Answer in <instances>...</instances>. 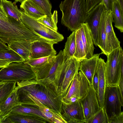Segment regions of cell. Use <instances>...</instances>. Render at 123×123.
<instances>
[{
  "label": "cell",
  "instance_id": "cell-48",
  "mask_svg": "<svg viewBox=\"0 0 123 123\" xmlns=\"http://www.w3.org/2000/svg\"></svg>",
  "mask_w": 123,
  "mask_h": 123
},
{
  "label": "cell",
  "instance_id": "cell-38",
  "mask_svg": "<svg viewBox=\"0 0 123 123\" xmlns=\"http://www.w3.org/2000/svg\"><path fill=\"white\" fill-rule=\"evenodd\" d=\"M119 92L121 96V99L122 101H123V78H120V81L117 85Z\"/></svg>",
  "mask_w": 123,
  "mask_h": 123
},
{
  "label": "cell",
  "instance_id": "cell-27",
  "mask_svg": "<svg viewBox=\"0 0 123 123\" xmlns=\"http://www.w3.org/2000/svg\"><path fill=\"white\" fill-rule=\"evenodd\" d=\"M75 31L76 50L74 57L80 62L86 59V54L80 29L78 28Z\"/></svg>",
  "mask_w": 123,
  "mask_h": 123
},
{
  "label": "cell",
  "instance_id": "cell-47",
  "mask_svg": "<svg viewBox=\"0 0 123 123\" xmlns=\"http://www.w3.org/2000/svg\"><path fill=\"white\" fill-rule=\"evenodd\" d=\"M4 82V81H0V84L2 83L3 82Z\"/></svg>",
  "mask_w": 123,
  "mask_h": 123
},
{
  "label": "cell",
  "instance_id": "cell-20",
  "mask_svg": "<svg viewBox=\"0 0 123 123\" xmlns=\"http://www.w3.org/2000/svg\"><path fill=\"white\" fill-rule=\"evenodd\" d=\"M20 8L29 16L37 20L46 16L41 7L32 0H24L21 2Z\"/></svg>",
  "mask_w": 123,
  "mask_h": 123
},
{
  "label": "cell",
  "instance_id": "cell-22",
  "mask_svg": "<svg viewBox=\"0 0 123 123\" xmlns=\"http://www.w3.org/2000/svg\"><path fill=\"white\" fill-rule=\"evenodd\" d=\"M112 13L114 18L115 26L123 32V10L121 8L117 1L115 2L113 5Z\"/></svg>",
  "mask_w": 123,
  "mask_h": 123
},
{
  "label": "cell",
  "instance_id": "cell-33",
  "mask_svg": "<svg viewBox=\"0 0 123 123\" xmlns=\"http://www.w3.org/2000/svg\"><path fill=\"white\" fill-rule=\"evenodd\" d=\"M39 6L44 12L46 16H50L52 15V6L49 0H32Z\"/></svg>",
  "mask_w": 123,
  "mask_h": 123
},
{
  "label": "cell",
  "instance_id": "cell-7",
  "mask_svg": "<svg viewBox=\"0 0 123 123\" xmlns=\"http://www.w3.org/2000/svg\"><path fill=\"white\" fill-rule=\"evenodd\" d=\"M89 86L85 76L79 71L75 76L66 95L63 97L62 102L69 104L80 101L86 94Z\"/></svg>",
  "mask_w": 123,
  "mask_h": 123
},
{
  "label": "cell",
  "instance_id": "cell-23",
  "mask_svg": "<svg viewBox=\"0 0 123 123\" xmlns=\"http://www.w3.org/2000/svg\"><path fill=\"white\" fill-rule=\"evenodd\" d=\"M11 111L17 113H30L35 114L46 120L48 123H51L49 120L43 115L39 109L30 105L19 104L13 107Z\"/></svg>",
  "mask_w": 123,
  "mask_h": 123
},
{
  "label": "cell",
  "instance_id": "cell-39",
  "mask_svg": "<svg viewBox=\"0 0 123 123\" xmlns=\"http://www.w3.org/2000/svg\"><path fill=\"white\" fill-rule=\"evenodd\" d=\"M92 86L97 94L98 88V80L96 73L93 79Z\"/></svg>",
  "mask_w": 123,
  "mask_h": 123
},
{
  "label": "cell",
  "instance_id": "cell-13",
  "mask_svg": "<svg viewBox=\"0 0 123 123\" xmlns=\"http://www.w3.org/2000/svg\"><path fill=\"white\" fill-rule=\"evenodd\" d=\"M113 22L114 20L112 11H106L105 26L106 35V56L113 50L120 46V42L116 37L113 30L112 25Z\"/></svg>",
  "mask_w": 123,
  "mask_h": 123
},
{
  "label": "cell",
  "instance_id": "cell-4",
  "mask_svg": "<svg viewBox=\"0 0 123 123\" xmlns=\"http://www.w3.org/2000/svg\"><path fill=\"white\" fill-rule=\"evenodd\" d=\"M65 60L63 51L61 50L48 62L39 68L33 69L36 75L35 79L36 80H49L54 83L59 87Z\"/></svg>",
  "mask_w": 123,
  "mask_h": 123
},
{
  "label": "cell",
  "instance_id": "cell-11",
  "mask_svg": "<svg viewBox=\"0 0 123 123\" xmlns=\"http://www.w3.org/2000/svg\"><path fill=\"white\" fill-rule=\"evenodd\" d=\"M61 115L67 123H85L80 101L69 104L62 102Z\"/></svg>",
  "mask_w": 123,
  "mask_h": 123
},
{
  "label": "cell",
  "instance_id": "cell-34",
  "mask_svg": "<svg viewBox=\"0 0 123 123\" xmlns=\"http://www.w3.org/2000/svg\"><path fill=\"white\" fill-rule=\"evenodd\" d=\"M102 1V0H85L86 12L87 14L96 6Z\"/></svg>",
  "mask_w": 123,
  "mask_h": 123
},
{
  "label": "cell",
  "instance_id": "cell-2",
  "mask_svg": "<svg viewBox=\"0 0 123 123\" xmlns=\"http://www.w3.org/2000/svg\"><path fill=\"white\" fill-rule=\"evenodd\" d=\"M59 7L62 14L61 23L70 31H75L85 23L87 15L85 0H64Z\"/></svg>",
  "mask_w": 123,
  "mask_h": 123
},
{
  "label": "cell",
  "instance_id": "cell-42",
  "mask_svg": "<svg viewBox=\"0 0 123 123\" xmlns=\"http://www.w3.org/2000/svg\"><path fill=\"white\" fill-rule=\"evenodd\" d=\"M117 1L119 3L121 8L123 10V0H117Z\"/></svg>",
  "mask_w": 123,
  "mask_h": 123
},
{
  "label": "cell",
  "instance_id": "cell-5",
  "mask_svg": "<svg viewBox=\"0 0 123 123\" xmlns=\"http://www.w3.org/2000/svg\"><path fill=\"white\" fill-rule=\"evenodd\" d=\"M105 73L107 85H118L123 78V51L122 47L113 50L107 56Z\"/></svg>",
  "mask_w": 123,
  "mask_h": 123
},
{
  "label": "cell",
  "instance_id": "cell-30",
  "mask_svg": "<svg viewBox=\"0 0 123 123\" xmlns=\"http://www.w3.org/2000/svg\"><path fill=\"white\" fill-rule=\"evenodd\" d=\"M0 59L8 60L11 63L20 62L24 61L19 55L10 49L0 50Z\"/></svg>",
  "mask_w": 123,
  "mask_h": 123
},
{
  "label": "cell",
  "instance_id": "cell-19",
  "mask_svg": "<svg viewBox=\"0 0 123 123\" xmlns=\"http://www.w3.org/2000/svg\"><path fill=\"white\" fill-rule=\"evenodd\" d=\"M32 41L27 40L14 41L8 44V46L10 49L19 55L25 61L31 58V46Z\"/></svg>",
  "mask_w": 123,
  "mask_h": 123
},
{
  "label": "cell",
  "instance_id": "cell-43",
  "mask_svg": "<svg viewBox=\"0 0 123 123\" xmlns=\"http://www.w3.org/2000/svg\"><path fill=\"white\" fill-rule=\"evenodd\" d=\"M14 1L12 3L16 5V3L18 2H21L24 0H14Z\"/></svg>",
  "mask_w": 123,
  "mask_h": 123
},
{
  "label": "cell",
  "instance_id": "cell-18",
  "mask_svg": "<svg viewBox=\"0 0 123 123\" xmlns=\"http://www.w3.org/2000/svg\"><path fill=\"white\" fill-rule=\"evenodd\" d=\"M79 28L85 52L86 58L89 59L93 56L94 49L91 32L85 23L82 24Z\"/></svg>",
  "mask_w": 123,
  "mask_h": 123
},
{
  "label": "cell",
  "instance_id": "cell-29",
  "mask_svg": "<svg viewBox=\"0 0 123 123\" xmlns=\"http://www.w3.org/2000/svg\"><path fill=\"white\" fill-rule=\"evenodd\" d=\"M37 20L48 27L57 31V12L56 10L54 11L51 16L46 15L39 19Z\"/></svg>",
  "mask_w": 123,
  "mask_h": 123
},
{
  "label": "cell",
  "instance_id": "cell-6",
  "mask_svg": "<svg viewBox=\"0 0 123 123\" xmlns=\"http://www.w3.org/2000/svg\"><path fill=\"white\" fill-rule=\"evenodd\" d=\"M21 20L27 28L46 41L53 44L57 43L64 39L61 34L46 26L37 20L27 15L22 11Z\"/></svg>",
  "mask_w": 123,
  "mask_h": 123
},
{
  "label": "cell",
  "instance_id": "cell-21",
  "mask_svg": "<svg viewBox=\"0 0 123 123\" xmlns=\"http://www.w3.org/2000/svg\"><path fill=\"white\" fill-rule=\"evenodd\" d=\"M15 87L10 95L0 105V116L3 117L14 107L19 104Z\"/></svg>",
  "mask_w": 123,
  "mask_h": 123
},
{
  "label": "cell",
  "instance_id": "cell-24",
  "mask_svg": "<svg viewBox=\"0 0 123 123\" xmlns=\"http://www.w3.org/2000/svg\"><path fill=\"white\" fill-rule=\"evenodd\" d=\"M75 31H73L67 37L63 52L65 58L67 60L74 57L76 50Z\"/></svg>",
  "mask_w": 123,
  "mask_h": 123
},
{
  "label": "cell",
  "instance_id": "cell-17",
  "mask_svg": "<svg viewBox=\"0 0 123 123\" xmlns=\"http://www.w3.org/2000/svg\"><path fill=\"white\" fill-rule=\"evenodd\" d=\"M101 54H94L91 58L84 59L80 62L79 70L85 76L90 85H92L93 79L96 73L98 60Z\"/></svg>",
  "mask_w": 123,
  "mask_h": 123
},
{
  "label": "cell",
  "instance_id": "cell-46",
  "mask_svg": "<svg viewBox=\"0 0 123 123\" xmlns=\"http://www.w3.org/2000/svg\"><path fill=\"white\" fill-rule=\"evenodd\" d=\"M2 117L0 116V123H1V122L2 120Z\"/></svg>",
  "mask_w": 123,
  "mask_h": 123
},
{
  "label": "cell",
  "instance_id": "cell-26",
  "mask_svg": "<svg viewBox=\"0 0 123 123\" xmlns=\"http://www.w3.org/2000/svg\"><path fill=\"white\" fill-rule=\"evenodd\" d=\"M105 10L103 12L101 19L99 30V41L98 46L101 49V53L107 56L106 51V35L105 26Z\"/></svg>",
  "mask_w": 123,
  "mask_h": 123
},
{
  "label": "cell",
  "instance_id": "cell-37",
  "mask_svg": "<svg viewBox=\"0 0 123 123\" xmlns=\"http://www.w3.org/2000/svg\"><path fill=\"white\" fill-rule=\"evenodd\" d=\"M0 18L8 20V16L5 11L3 5H0Z\"/></svg>",
  "mask_w": 123,
  "mask_h": 123
},
{
  "label": "cell",
  "instance_id": "cell-41",
  "mask_svg": "<svg viewBox=\"0 0 123 123\" xmlns=\"http://www.w3.org/2000/svg\"><path fill=\"white\" fill-rule=\"evenodd\" d=\"M5 43L0 39V50H6L10 49Z\"/></svg>",
  "mask_w": 123,
  "mask_h": 123
},
{
  "label": "cell",
  "instance_id": "cell-31",
  "mask_svg": "<svg viewBox=\"0 0 123 123\" xmlns=\"http://www.w3.org/2000/svg\"><path fill=\"white\" fill-rule=\"evenodd\" d=\"M55 56L50 55L46 57L30 59L25 62L29 64L33 69L42 66L48 62Z\"/></svg>",
  "mask_w": 123,
  "mask_h": 123
},
{
  "label": "cell",
  "instance_id": "cell-45",
  "mask_svg": "<svg viewBox=\"0 0 123 123\" xmlns=\"http://www.w3.org/2000/svg\"><path fill=\"white\" fill-rule=\"evenodd\" d=\"M2 1L3 0H0V5H3Z\"/></svg>",
  "mask_w": 123,
  "mask_h": 123
},
{
  "label": "cell",
  "instance_id": "cell-8",
  "mask_svg": "<svg viewBox=\"0 0 123 123\" xmlns=\"http://www.w3.org/2000/svg\"><path fill=\"white\" fill-rule=\"evenodd\" d=\"M117 85H107L104 95V108L107 119L120 113L123 106Z\"/></svg>",
  "mask_w": 123,
  "mask_h": 123
},
{
  "label": "cell",
  "instance_id": "cell-1",
  "mask_svg": "<svg viewBox=\"0 0 123 123\" xmlns=\"http://www.w3.org/2000/svg\"><path fill=\"white\" fill-rule=\"evenodd\" d=\"M16 84L19 104L30 105L40 110L47 108L62 117L63 96L54 83L47 80L34 79L17 82Z\"/></svg>",
  "mask_w": 123,
  "mask_h": 123
},
{
  "label": "cell",
  "instance_id": "cell-28",
  "mask_svg": "<svg viewBox=\"0 0 123 123\" xmlns=\"http://www.w3.org/2000/svg\"><path fill=\"white\" fill-rule=\"evenodd\" d=\"M16 81H6L0 89V105L9 96L15 89Z\"/></svg>",
  "mask_w": 123,
  "mask_h": 123
},
{
  "label": "cell",
  "instance_id": "cell-25",
  "mask_svg": "<svg viewBox=\"0 0 123 123\" xmlns=\"http://www.w3.org/2000/svg\"><path fill=\"white\" fill-rule=\"evenodd\" d=\"M2 5L8 16L12 17L18 21H21V11L18 8L16 5L13 4L11 1L7 0H3Z\"/></svg>",
  "mask_w": 123,
  "mask_h": 123
},
{
  "label": "cell",
  "instance_id": "cell-32",
  "mask_svg": "<svg viewBox=\"0 0 123 123\" xmlns=\"http://www.w3.org/2000/svg\"><path fill=\"white\" fill-rule=\"evenodd\" d=\"M85 123H107V117L104 108H101Z\"/></svg>",
  "mask_w": 123,
  "mask_h": 123
},
{
  "label": "cell",
  "instance_id": "cell-10",
  "mask_svg": "<svg viewBox=\"0 0 123 123\" xmlns=\"http://www.w3.org/2000/svg\"><path fill=\"white\" fill-rule=\"evenodd\" d=\"M105 10L103 2L93 8L87 14L85 22L92 34L93 44L97 46L99 41V30L102 16Z\"/></svg>",
  "mask_w": 123,
  "mask_h": 123
},
{
  "label": "cell",
  "instance_id": "cell-16",
  "mask_svg": "<svg viewBox=\"0 0 123 123\" xmlns=\"http://www.w3.org/2000/svg\"><path fill=\"white\" fill-rule=\"evenodd\" d=\"M105 63L104 60L101 58L98 59L96 74L98 80L97 96L101 108L104 107V95L107 85L105 73Z\"/></svg>",
  "mask_w": 123,
  "mask_h": 123
},
{
  "label": "cell",
  "instance_id": "cell-3",
  "mask_svg": "<svg viewBox=\"0 0 123 123\" xmlns=\"http://www.w3.org/2000/svg\"><path fill=\"white\" fill-rule=\"evenodd\" d=\"M31 67L25 61L11 63L0 70V81L17 82L35 79Z\"/></svg>",
  "mask_w": 123,
  "mask_h": 123
},
{
  "label": "cell",
  "instance_id": "cell-12",
  "mask_svg": "<svg viewBox=\"0 0 123 123\" xmlns=\"http://www.w3.org/2000/svg\"><path fill=\"white\" fill-rule=\"evenodd\" d=\"M80 101L83 109L85 123L101 108L97 93L92 85H90L86 94Z\"/></svg>",
  "mask_w": 123,
  "mask_h": 123
},
{
  "label": "cell",
  "instance_id": "cell-9",
  "mask_svg": "<svg viewBox=\"0 0 123 123\" xmlns=\"http://www.w3.org/2000/svg\"><path fill=\"white\" fill-rule=\"evenodd\" d=\"M80 63L74 57L67 60L65 59L59 86L63 97L66 95L75 76L78 72Z\"/></svg>",
  "mask_w": 123,
  "mask_h": 123
},
{
  "label": "cell",
  "instance_id": "cell-15",
  "mask_svg": "<svg viewBox=\"0 0 123 123\" xmlns=\"http://www.w3.org/2000/svg\"><path fill=\"white\" fill-rule=\"evenodd\" d=\"M53 44L42 40L32 41L31 46V55L30 59L56 55V52L54 49Z\"/></svg>",
  "mask_w": 123,
  "mask_h": 123
},
{
  "label": "cell",
  "instance_id": "cell-14",
  "mask_svg": "<svg viewBox=\"0 0 123 123\" xmlns=\"http://www.w3.org/2000/svg\"><path fill=\"white\" fill-rule=\"evenodd\" d=\"M47 121L39 116L33 114L20 113L10 111L2 117L1 123H46Z\"/></svg>",
  "mask_w": 123,
  "mask_h": 123
},
{
  "label": "cell",
  "instance_id": "cell-35",
  "mask_svg": "<svg viewBox=\"0 0 123 123\" xmlns=\"http://www.w3.org/2000/svg\"><path fill=\"white\" fill-rule=\"evenodd\" d=\"M107 123H123V112L108 118Z\"/></svg>",
  "mask_w": 123,
  "mask_h": 123
},
{
  "label": "cell",
  "instance_id": "cell-36",
  "mask_svg": "<svg viewBox=\"0 0 123 123\" xmlns=\"http://www.w3.org/2000/svg\"><path fill=\"white\" fill-rule=\"evenodd\" d=\"M117 0H102V2L107 11H112L113 5L114 3Z\"/></svg>",
  "mask_w": 123,
  "mask_h": 123
},
{
  "label": "cell",
  "instance_id": "cell-44",
  "mask_svg": "<svg viewBox=\"0 0 123 123\" xmlns=\"http://www.w3.org/2000/svg\"><path fill=\"white\" fill-rule=\"evenodd\" d=\"M5 81H4L2 83L0 84V89L3 86L4 83H5Z\"/></svg>",
  "mask_w": 123,
  "mask_h": 123
},
{
  "label": "cell",
  "instance_id": "cell-40",
  "mask_svg": "<svg viewBox=\"0 0 123 123\" xmlns=\"http://www.w3.org/2000/svg\"><path fill=\"white\" fill-rule=\"evenodd\" d=\"M10 63V62L8 60L0 59V68L6 67Z\"/></svg>",
  "mask_w": 123,
  "mask_h": 123
}]
</instances>
